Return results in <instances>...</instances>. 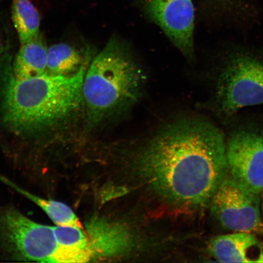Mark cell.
Listing matches in <instances>:
<instances>
[{"instance_id": "12", "label": "cell", "mask_w": 263, "mask_h": 263, "mask_svg": "<svg viewBox=\"0 0 263 263\" xmlns=\"http://www.w3.org/2000/svg\"><path fill=\"white\" fill-rule=\"evenodd\" d=\"M59 246V263L84 262L89 260L91 249L81 227L54 226Z\"/></svg>"}, {"instance_id": "1", "label": "cell", "mask_w": 263, "mask_h": 263, "mask_svg": "<svg viewBox=\"0 0 263 263\" xmlns=\"http://www.w3.org/2000/svg\"><path fill=\"white\" fill-rule=\"evenodd\" d=\"M136 161L151 190L174 204L192 208L210 204L229 171L222 131L200 117L167 125Z\"/></svg>"}, {"instance_id": "15", "label": "cell", "mask_w": 263, "mask_h": 263, "mask_svg": "<svg viewBox=\"0 0 263 263\" xmlns=\"http://www.w3.org/2000/svg\"><path fill=\"white\" fill-rule=\"evenodd\" d=\"M256 262H263V251L262 249L260 253H259L257 260L256 261Z\"/></svg>"}, {"instance_id": "2", "label": "cell", "mask_w": 263, "mask_h": 263, "mask_svg": "<svg viewBox=\"0 0 263 263\" xmlns=\"http://www.w3.org/2000/svg\"><path fill=\"white\" fill-rule=\"evenodd\" d=\"M0 67L3 124L19 136H36L64 126L82 108V87L86 64L77 73L67 77L44 74L18 80L12 65Z\"/></svg>"}, {"instance_id": "14", "label": "cell", "mask_w": 263, "mask_h": 263, "mask_svg": "<svg viewBox=\"0 0 263 263\" xmlns=\"http://www.w3.org/2000/svg\"><path fill=\"white\" fill-rule=\"evenodd\" d=\"M12 18L21 44L40 35V15L31 0H12Z\"/></svg>"}, {"instance_id": "3", "label": "cell", "mask_w": 263, "mask_h": 263, "mask_svg": "<svg viewBox=\"0 0 263 263\" xmlns=\"http://www.w3.org/2000/svg\"><path fill=\"white\" fill-rule=\"evenodd\" d=\"M145 77L122 41L111 37L85 73L82 95L88 126L94 127L134 106Z\"/></svg>"}, {"instance_id": "16", "label": "cell", "mask_w": 263, "mask_h": 263, "mask_svg": "<svg viewBox=\"0 0 263 263\" xmlns=\"http://www.w3.org/2000/svg\"><path fill=\"white\" fill-rule=\"evenodd\" d=\"M4 51V46H3L2 39H0V55H1Z\"/></svg>"}, {"instance_id": "9", "label": "cell", "mask_w": 263, "mask_h": 263, "mask_svg": "<svg viewBox=\"0 0 263 263\" xmlns=\"http://www.w3.org/2000/svg\"><path fill=\"white\" fill-rule=\"evenodd\" d=\"M254 249H262L260 243L247 232L216 236L210 240L208 247L210 255L221 262H255L251 255Z\"/></svg>"}, {"instance_id": "8", "label": "cell", "mask_w": 263, "mask_h": 263, "mask_svg": "<svg viewBox=\"0 0 263 263\" xmlns=\"http://www.w3.org/2000/svg\"><path fill=\"white\" fill-rule=\"evenodd\" d=\"M146 14L190 62L195 61L192 0H145Z\"/></svg>"}, {"instance_id": "6", "label": "cell", "mask_w": 263, "mask_h": 263, "mask_svg": "<svg viewBox=\"0 0 263 263\" xmlns=\"http://www.w3.org/2000/svg\"><path fill=\"white\" fill-rule=\"evenodd\" d=\"M210 205L212 216L223 229L263 233L260 194L252 192L232 176H226Z\"/></svg>"}, {"instance_id": "13", "label": "cell", "mask_w": 263, "mask_h": 263, "mask_svg": "<svg viewBox=\"0 0 263 263\" xmlns=\"http://www.w3.org/2000/svg\"><path fill=\"white\" fill-rule=\"evenodd\" d=\"M85 64L84 58L78 49L67 44H58L48 49L46 74L67 77L74 74Z\"/></svg>"}, {"instance_id": "10", "label": "cell", "mask_w": 263, "mask_h": 263, "mask_svg": "<svg viewBox=\"0 0 263 263\" xmlns=\"http://www.w3.org/2000/svg\"><path fill=\"white\" fill-rule=\"evenodd\" d=\"M90 246L98 254L110 256L120 254L130 245V236L126 229L100 218L92 219L88 223Z\"/></svg>"}, {"instance_id": "7", "label": "cell", "mask_w": 263, "mask_h": 263, "mask_svg": "<svg viewBox=\"0 0 263 263\" xmlns=\"http://www.w3.org/2000/svg\"><path fill=\"white\" fill-rule=\"evenodd\" d=\"M230 176L255 193L263 191V129L245 127L233 131L226 144Z\"/></svg>"}, {"instance_id": "5", "label": "cell", "mask_w": 263, "mask_h": 263, "mask_svg": "<svg viewBox=\"0 0 263 263\" xmlns=\"http://www.w3.org/2000/svg\"><path fill=\"white\" fill-rule=\"evenodd\" d=\"M0 242L19 260L59 263L54 227L32 221L12 207L0 210Z\"/></svg>"}, {"instance_id": "11", "label": "cell", "mask_w": 263, "mask_h": 263, "mask_svg": "<svg viewBox=\"0 0 263 263\" xmlns=\"http://www.w3.org/2000/svg\"><path fill=\"white\" fill-rule=\"evenodd\" d=\"M48 49L41 34L21 44L12 65L14 77L18 80H25L46 74Z\"/></svg>"}, {"instance_id": "4", "label": "cell", "mask_w": 263, "mask_h": 263, "mask_svg": "<svg viewBox=\"0 0 263 263\" xmlns=\"http://www.w3.org/2000/svg\"><path fill=\"white\" fill-rule=\"evenodd\" d=\"M210 69V97L203 108L223 121L242 108L263 105V52L236 45L221 52Z\"/></svg>"}, {"instance_id": "17", "label": "cell", "mask_w": 263, "mask_h": 263, "mask_svg": "<svg viewBox=\"0 0 263 263\" xmlns=\"http://www.w3.org/2000/svg\"><path fill=\"white\" fill-rule=\"evenodd\" d=\"M262 193V199H261L262 200V203H261V210H262V220H263V191H262V192L261 193Z\"/></svg>"}]
</instances>
